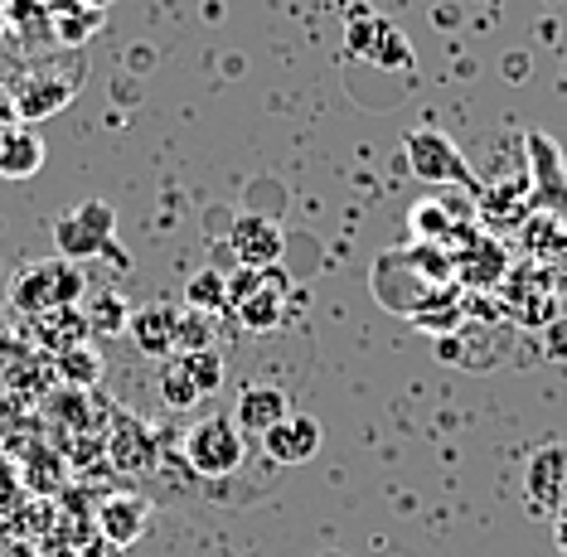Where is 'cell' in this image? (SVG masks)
I'll return each mask as SVG.
<instances>
[{
  "instance_id": "3",
  "label": "cell",
  "mask_w": 567,
  "mask_h": 557,
  "mask_svg": "<svg viewBox=\"0 0 567 557\" xmlns=\"http://www.w3.org/2000/svg\"><path fill=\"white\" fill-rule=\"evenodd\" d=\"M179 456L204 481H228L248 461V436L238 432L234 417H199L179 442Z\"/></svg>"
},
{
  "instance_id": "17",
  "label": "cell",
  "mask_w": 567,
  "mask_h": 557,
  "mask_svg": "<svg viewBox=\"0 0 567 557\" xmlns=\"http://www.w3.org/2000/svg\"><path fill=\"white\" fill-rule=\"evenodd\" d=\"M171 359L185 369V379L195 383L199 398H214L224 388V359H218V349H189V354H171Z\"/></svg>"
},
{
  "instance_id": "19",
  "label": "cell",
  "mask_w": 567,
  "mask_h": 557,
  "mask_svg": "<svg viewBox=\"0 0 567 557\" xmlns=\"http://www.w3.org/2000/svg\"><path fill=\"white\" fill-rule=\"evenodd\" d=\"M412 233L427 238V243H442V238L456 233V218H451L442 204H417V209H412Z\"/></svg>"
},
{
  "instance_id": "18",
  "label": "cell",
  "mask_w": 567,
  "mask_h": 557,
  "mask_svg": "<svg viewBox=\"0 0 567 557\" xmlns=\"http://www.w3.org/2000/svg\"><path fill=\"white\" fill-rule=\"evenodd\" d=\"M161 398H165V408H175V412H185V408H195V403H204V398L195 393V383L185 379V369L175 364V359H165L161 364Z\"/></svg>"
},
{
  "instance_id": "14",
  "label": "cell",
  "mask_w": 567,
  "mask_h": 557,
  "mask_svg": "<svg viewBox=\"0 0 567 557\" xmlns=\"http://www.w3.org/2000/svg\"><path fill=\"white\" fill-rule=\"evenodd\" d=\"M175 334H179V310L175 306H146L132 316V340L146 359H171L175 354Z\"/></svg>"
},
{
  "instance_id": "12",
  "label": "cell",
  "mask_w": 567,
  "mask_h": 557,
  "mask_svg": "<svg viewBox=\"0 0 567 557\" xmlns=\"http://www.w3.org/2000/svg\"><path fill=\"white\" fill-rule=\"evenodd\" d=\"M228 248H234L238 267H277L281 262V228L262 214H243L228 228Z\"/></svg>"
},
{
  "instance_id": "20",
  "label": "cell",
  "mask_w": 567,
  "mask_h": 557,
  "mask_svg": "<svg viewBox=\"0 0 567 557\" xmlns=\"http://www.w3.org/2000/svg\"><path fill=\"white\" fill-rule=\"evenodd\" d=\"M189 349H214V326L199 310H179V334H175V354H189Z\"/></svg>"
},
{
  "instance_id": "22",
  "label": "cell",
  "mask_w": 567,
  "mask_h": 557,
  "mask_svg": "<svg viewBox=\"0 0 567 557\" xmlns=\"http://www.w3.org/2000/svg\"><path fill=\"white\" fill-rule=\"evenodd\" d=\"M63 369H69V373H63L69 383H93V379H97V373H93L97 359H93V354H83V359H79V354H63Z\"/></svg>"
},
{
  "instance_id": "1",
  "label": "cell",
  "mask_w": 567,
  "mask_h": 557,
  "mask_svg": "<svg viewBox=\"0 0 567 557\" xmlns=\"http://www.w3.org/2000/svg\"><path fill=\"white\" fill-rule=\"evenodd\" d=\"M301 306V291L291 287L287 267H238L228 277V310H238L243 330L252 334H277Z\"/></svg>"
},
{
  "instance_id": "5",
  "label": "cell",
  "mask_w": 567,
  "mask_h": 557,
  "mask_svg": "<svg viewBox=\"0 0 567 557\" xmlns=\"http://www.w3.org/2000/svg\"><path fill=\"white\" fill-rule=\"evenodd\" d=\"M83 296V271L79 262H44V267H30L16 277L10 287V306L20 316H54V310L73 306Z\"/></svg>"
},
{
  "instance_id": "24",
  "label": "cell",
  "mask_w": 567,
  "mask_h": 557,
  "mask_svg": "<svg viewBox=\"0 0 567 557\" xmlns=\"http://www.w3.org/2000/svg\"><path fill=\"white\" fill-rule=\"evenodd\" d=\"M69 6H79V10H97V16H102V10H107L112 0H69Z\"/></svg>"
},
{
  "instance_id": "11",
  "label": "cell",
  "mask_w": 567,
  "mask_h": 557,
  "mask_svg": "<svg viewBox=\"0 0 567 557\" xmlns=\"http://www.w3.org/2000/svg\"><path fill=\"white\" fill-rule=\"evenodd\" d=\"M528 161H534V194L544 204V214H553L558 224H567V165L558 141L548 136H528Z\"/></svg>"
},
{
  "instance_id": "8",
  "label": "cell",
  "mask_w": 567,
  "mask_h": 557,
  "mask_svg": "<svg viewBox=\"0 0 567 557\" xmlns=\"http://www.w3.org/2000/svg\"><path fill=\"white\" fill-rule=\"evenodd\" d=\"M151 514L156 509H151L146 495L117 489V495H107L97 504V534H102V543H112V548H132V543L146 538Z\"/></svg>"
},
{
  "instance_id": "6",
  "label": "cell",
  "mask_w": 567,
  "mask_h": 557,
  "mask_svg": "<svg viewBox=\"0 0 567 557\" xmlns=\"http://www.w3.org/2000/svg\"><path fill=\"white\" fill-rule=\"evenodd\" d=\"M524 509L534 514V519H558L567 509V442H544L528 451L524 461Z\"/></svg>"
},
{
  "instance_id": "15",
  "label": "cell",
  "mask_w": 567,
  "mask_h": 557,
  "mask_svg": "<svg viewBox=\"0 0 567 557\" xmlns=\"http://www.w3.org/2000/svg\"><path fill=\"white\" fill-rule=\"evenodd\" d=\"M44 165V141L30 126H6L0 132V179H30Z\"/></svg>"
},
{
  "instance_id": "16",
  "label": "cell",
  "mask_w": 567,
  "mask_h": 557,
  "mask_svg": "<svg viewBox=\"0 0 567 557\" xmlns=\"http://www.w3.org/2000/svg\"><path fill=\"white\" fill-rule=\"evenodd\" d=\"M185 306L199 310V316H224L228 310V277L218 267H199L195 277L185 281Z\"/></svg>"
},
{
  "instance_id": "13",
  "label": "cell",
  "mask_w": 567,
  "mask_h": 557,
  "mask_svg": "<svg viewBox=\"0 0 567 557\" xmlns=\"http://www.w3.org/2000/svg\"><path fill=\"white\" fill-rule=\"evenodd\" d=\"M291 412V398L281 393L277 383H248L238 393V408H234V422L243 436H267L272 426Z\"/></svg>"
},
{
  "instance_id": "2",
  "label": "cell",
  "mask_w": 567,
  "mask_h": 557,
  "mask_svg": "<svg viewBox=\"0 0 567 557\" xmlns=\"http://www.w3.org/2000/svg\"><path fill=\"white\" fill-rule=\"evenodd\" d=\"M54 248H59L63 262H87V257L126 262V252L117 243V214H112L102 199H87L63 218H54Z\"/></svg>"
},
{
  "instance_id": "4",
  "label": "cell",
  "mask_w": 567,
  "mask_h": 557,
  "mask_svg": "<svg viewBox=\"0 0 567 557\" xmlns=\"http://www.w3.org/2000/svg\"><path fill=\"white\" fill-rule=\"evenodd\" d=\"M403 161L412 179L422 185H461V189H475V171L471 161L456 151V141L436 126H412L408 141H403Z\"/></svg>"
},
{
  "instance_id": "21",
  "label": "cell",
  "mask_w": 567,
  "mask_h": 557,
  "mask_svg": "<svg viewBox=\"0 0 567 557\" xmlns=\"http://www.w3.org/2000/svg\"><path fill=\"white\" fill-rule=\"evenodd\" d=\"M97 24H102L97 10H79V20H73V10H59V16H54V34L63 39V44H79V39L97 34Z\"/></svg>"
},
{
  "instance_id": "9",
  "label": "cell",
  "mask_w": 567,
  "mask_h": 557,
  "mask_svg": "<svg viewBox=\"0 0 567 557\" xmlns=\"http://www.w3.org/2000/svg\"><path fill=\"white\" fill-rule=\"evenodd\" d=\"M267 456H272L277 465H311L320 456V446H326V432H320V422L311 417V412H287L272 432L262 436Z\"/></svg>"
},
{
  "instance_id": "23",
  "label": "cell",
  "mask_w": 567,
  "mask_h": 557,
  "mask_svg": "<svg viewBox=\"0 0 567 557\" xmlns=\"http://www.w3.org/2000/svg\"><path fill=\"white\" fill-rule=\"evenodd\" d=\"M553 543H558V553L567 557V509L558 514V519H553Z\"/></svg>"
},
{
  "instance_id": "7",
  "label": "cell",
  "mask_w": 567,
  "mask_h": 557,
  "mask_svg": "<svg viewBox=\"0 0 567 557\" xmlns=\"http://www.w3.org/2000/svg\"><path fill=\"white\" fill-rule=\"evenodd\" d=\"M344 49H350L354 59L373 63V69H389V73H408L412 69L408 34L398 30L393 20L373 16V10H354V20L344 24Z\"/></svg>"
},
{
  "instance_id": "10",
  "label": "cell",
  "mask_w": 567,
  "mask_h": 557,
  "mask_svg": "<svg viewBox=\"0 0 567 557\" xmlns=\"http://www.w3.org/2000/svg\"><path fill=\"white\" fill-rule=\"evenodd\" d=\"M79 83L83 78H59L54 69H40V73H30L24 83L16 87V116L20 122H44V116H54L63 112L73 102V93H79Z\"/></svg>"
}]
</instances>
